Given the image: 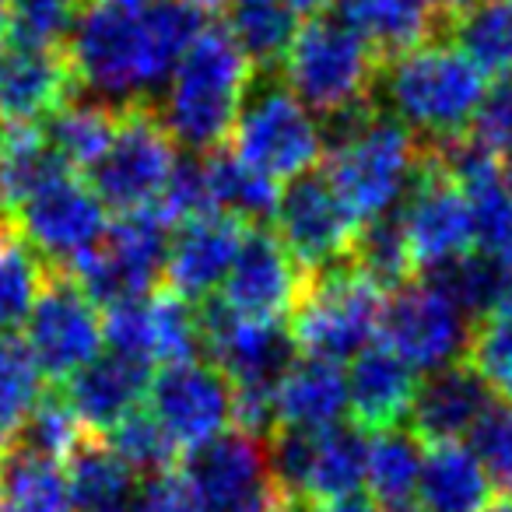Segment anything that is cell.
Segmentation results:
<instances>
[{
  "mask_svg": "<svg viewBox=\"0 0 512 512\" xmlns=\"http://www.w3.org/2000/svg\"><path fill=\"white\" fill-rule=\"evenodd\" d=\"M386 512H428L425 505H414V502H400V505H386Z\"/></svg>",
  "mask_w": 512,
  "mask_h": 512,
  "instance_id": "cell-53",
  "label": "cell"
},
{
  "mask_svg": "<svg viewBox=\"0 0 512 512\" xmlns=\"http://www.w3.org/2000/svg\"><path fill=\"white\" fill-rule=\"evenodd\" d=\"M71 57L60 50L11 43L0 60V123H39L74 99Z\"/></svg>",
  "mask_w": 512,
  "mask_h": 512,
  "instance_id": "cell-20",
  "label": "cell"
},
{
  "mask_svg": "<svg viewBox=\"0 0 512 512\" xmlns=\"http://www.w3.org/2000/svg\"><path fill=\"white\" fill-rule=\"evenodd\" d=\"M376 88L383 109L404 123L421 144H446L470 130L484 102V71L453 43L425 39L414 50L386 60L379 67Z\"/></svg>",
  "mask_w": 512,
  "mask_h": 512,
  "instance_id": "cell-3",
  "label": "cell"
},
{
  "mask_svg": "<svg viewBox=\"0 0 512 512\" xmlns=\"http://www.w3.org/2000/svg\"><path fill=\"white\" fill-rule=\"evenodd\" d=\"M386 348L400 355L414 372H442L463 358L470 348V316L432 281H407L383 306Z\"/></svg>",
  "mask_w": 512,
  "mask_h": 512,
  "instance_id": "cell-11",
  "label": "cell"
},
{
  "mask_svg": "<svg viewBox=\"0 0 512 512\" xmlns=\"http://www.w3.org/2000/svg\"><path fill=\"white\" fill-rule=\"evenodd\" d=\"M309 509H313V505H306L302 498H288V495H285L278 505H274L271 512H309Z\"/></svg>",
  "mask_w": 512,
  "mask_h": 512,
  "instance_id": "cell-50",
  "label": "cell"
},
{
  "mask_svg": "<svg viewBox=\"0 0 512 512\" xmlns=\"http://www.w3.org/2000/svg\"><path fill=\"white\" fill-rule=\"evenodd\" d=\"M348 264H355V271H362L379 292H397L418 271L397 214H383V218L365 221Z\"/></svg>",
  "mask_w": 512,
  "mask_h": 512,
  "instance_id": "cell-38",
  "label": "cell"
},
{
  "mask_svg": "<svg viewBox=\"0 0 512 512\" xmlns=\"http://www.w3.org/2000/svg\"><path fill=\"white\" fill-rule=\"evenodd\" d=\"M176 162V141L165 130L158 109L151 102H130L120 106L113 144L92 165L88 183L116 214H137L162 200Z\"/></svg>",
  "mask_w": 512,
  "mask_h": 512,
  "instance_id": "cell-8",
  "label": "cell"
},
{
  "mask_svg": "<svg viewBox=\"0 0 512 512\" xmlns=\"http://www.w3.org/2000/svg\"><path fill=\"white\" fill-rule=\"evenodd\" d=\"M309 512H376V505L362 495L341 498V502H327V505H313Z\"/></svg>",
  "mask_w": 512,
  "mask_h": 512,
  "instance_id": "cell-47",
  "label": "cell"
},
{
  "mask_svg": "<svg viewBox=\"0 0 512 512\" xmlns=\"http://www.w3.org/2000/svg\"><path fill=\"white\" fill-rule=\"evenodd\" d=\"M376 53L341 15H313L299 25L281 71L285 85L323 120L369 106L379 78Z\"/></svg>",
  "mask_w": 512,
  "mask_h": 512,
  "instance_id": "cell-5",
  "label": "cell"
},
{
  "mask_svg": "<svg viewBox=\"0 0 512 512\" xmlns=\"http://www.w3.org/2000/svg\"><path fill=\"white\" fill-rule=\"evenodd\" d=\"M274 221H278V239L309 274L348 264L358 232L365 225L344 204L334 183L327 176H313V172L292 179L281 190Z\"/></svg>",
  "mask_w": 512,
  "mask_h": 512,
  "instance_id": "cell-13",
  "label": "cell"
},
{
  "mask_svg": "<svg viewBox=\"0 0 512 512\" xmlns=\"http://www.w3.org/2000/svg\"><path fill=\"white\" fill-rule=\"evenodd\" d=\"M120 106L102 99H71L46 120V137L67 169L92 172V165L113 144Z\"/></svg>",
  "mask_w": 512,
  "mask_h": 512,
  "instance_id": "cell-30",
  "label": "cell"
},
{
  "mask_svg": "<svg viewBox=\"0 0 512 512\" xmlns=\"http://www.w3.org/2000/svg\"><path fill=\"white\" fill-rule=\"evenodd\" d=\"M341 18L365 39L376 60H393L432 36L428 0H341Z\"/></svg>",
  "mask_w": 512,
  "mask_h": 512,
  "instance_id": "cell-27",
  "label": "cell"
},
{
  "mask_svg": "<svg viewBox=\"0 0 512 512\" xmlns=\"http://www.w3.org/2000/svg\"><path fill=\"white\" fill-rule=\"evenodd\" d=\"M169 221L158 211L120 214L88 253L71 264V278L92 295L95 306H123L148 299L165 274L169 256Z\"/></svg>",
  "mask_w": 512,
  "mask_h": 512,
  "instance_id": "cell-9",
  "label": "cell"
},
{
  "mask_svg": "<svg viewBox=\"0 0 512 512\" xmlns=\"http://www.w3.org/2000/svg\"><path fill=\"white\" fill-rule=\"evenodd\" d=\"M225 29L256 71H271L285 60L299 18L285 0H232Z\"/></svg>",
  "mask_w": 512,
  "mask_h": 512,
  "instance_id": "cell-33",
  "label": "cell"
},
{
  "mask_svg": "<svg viewBox=\"0 0 512 512\" xmlns=\"http://www.w3.org/2000/svg\"><path fill=\"white\" fill-rule=\"evenodd\" d=\"M449 36L484 78H512V0H477L449 18Z\"/></svg>",
  "mask_w": 512,
  "mask_h": 512,
  "instance_id": "cell-32",
  "label": "cell"
},
{
  "mask_svg": "<svg viewBox=\"0 0 512 512\" xmlns=\"http://www.w3.org/2000/svg\"><path fill=\"white\" fill-rule=\"evenodd\" d=\"M15 228L43 260L71 267L106 235V204L85 179L60 172L15 214Z\"/></svg>",
  "mask_w": 512,
  "mask_h": 512,
  "instance_id": "cell-18",
  "label": "cell"
},
{
  "mask_svg": "<svg viewBox=\"0 0 512 512\" xmlns=\"http://www.w3.org/2000/svg\"><path fill=\"white\" fill-rule=\"evenodd\" d=\"M85 442V425L67 404L64 393H46L32 411L29 425L22 432V446L50 460H71L74 449Z\"/></svg>",
  "mask_w": 512,
  "mask_h": 512,
  "instance_id": "cell-43",
  "label": "cell"
},
{
  "mask_svg": "<svg viewBox=\"0 0 512 512\" xmlns=\"http://www.w3.org/2000/svg\"><path fill=\"white\" fill-rule=\"evenodd\" d=\"M509 302H512V295H509Z\"/></svg>",
  "mask_w": 512,
  "mask_h": 512,
  "instance_id": "cell-56",
  "label": "cell"
},
{
  "mask_svg": "<svg viewBox=\"0 0 512 512\" xmlns=\"http://www.w3.org/2000/svg\"><path fill=\"white\" fill-rule=\"evenodd\" d=\"M400 228L411 246L414 267L425 274L474 249L470 200L442 165L435 144H425L421 172L400 204Z\"/></svg>",
  "mask_w": 512,
  "mask_h": 512,
  "instance_id": "cell-12",
  "label": "cell"
},
{
  "mask_svg": "<svg viewBox=\"0 0 512 512\" xmlns=\"http://www.w3.org/2000/svg\"><path fill=\"white\" fill-rule=\"evenodd\" d=\"M193 4H197V8H204V11H214V8H228L232 0H193Z\"/></svg>",
  "mask_w": 512,
  "mask_h": 512,
  "instance_id": "cell-54",
  "label": "cell"
},
{
  "mask_svg": "<svg viewBox=\"0 0 512 512\" xmlns=\"http://www.w3.org/2000/svg\"><path fill=\"white\" fill-rule=\"evenodd\" d=\"M144 316H148V362H190L204 348V341H200V313L190 306V299L176 295L172 288L148 295L144 299Z\"/></svg>",
  "mask_w": 512,
  "mask_h": 512,
  "instance_id": "cell-39",
  "label": "cell"
},
{
  "mask_svg": "<svg viewBox=\"0 0 512 512\" xmlns=\"http://www.w3.org/2000/svg\"><path fill=\"white\" fill-rule=\"evenodd\" d=\"M204 176H207L214 211L235 214L246 225H264L278 211V200H281L278 183L260 176L256 169H249L232 151H207Z\"/></svg>",
  "mask_w": 512,
  "mask_h": 512,
  "instance_id": "cell-31",
  "label": "cell"
},
{
  "mask_svg": "<svg viewBox=\"0 0 512 512\" xmlns=\"http://www.w3.org/2000/svg\"><path fill=\"white\" fill-rule=\"evenodd\" d=\"M309 271L264 225H253L235 256L232 274L221 285V302L242 320L281 323L295 313L306 292Z\"/></svg>",
  "mask_w": 512,
  "mask_h": 512,
  "instance_id": "cell-16",
  "label": "cell"
},
{
  "mask_svg": "<svg viewBox=\"0 0 512 512\" xmlns=\"http://www.w3.org/2000/svg\"><path fill=\"white\" fill-rule=\"evenodd\" d=\"M418 372L393 355L390 348H365L355 355L348 369V407L351 425L362 432H386L400 428V421L411 418L414 397H418Z\"/></svg>",
  "mask_w": 512,
  "mask_h": 512,
  "instance_id": "cell-22",
  "label": "cell"
},
{
  "mask_svg": "<svg viewBox=\"0 0 512 512\" xmlns=\"http://www.w3.org/2000/svg\"><path fill=\"white\" fill-rule=\"evenodd\" d=\"M495 390L481 379L470 362H456L442 372H432L428 383L418 386L411 407V432L421 442H460L477 428V421L491 411Z\"/></svg>",
  "mask_w": 512,
  "mask_h": 512,
  "instance_id": "cell-21",
  "label": "cell"
},
{
  "mask_svg": "<svg viewBox=\"0 0 512 512\" xmlns=\"http://www.w3.org/2000/svg\"><path fill=\"white\" fill-rule=\"evenodd\" d=\"M106 344V320L71 274H50L29 316V348L50 379H71Z\"/></svg>",
  "mask_w": 512,
  "mask_h": 512,
  "instance_id": "cell-15",
  "label": "cell"
},
{
  "mask_svg": "<svg viewBox=\"0 0 512 512\" xmlns=\"http://www.w3.org/2000/svg\"><path fill=\"white\" fill-rule=\"evenodd\" d=\"M71 172L36 123L0 127V218H15L50 179Z\"/></svg>",
  "mask_w": 512,
  "mask_h": 512,
  "instance_id": "cell-25",
  "label": "cell"
},
{
  "mask_svg": "<svg viewBox=\"0 0 512 512\" xmlns=\"http://www.w3.org/2000/svg\"><path fill=\"white\" fill-rule=\"evenodd\" d=\"M148 400L151 414L186 453L211 442L232 421V383L218 365L200 358L162 365V372L151 376Z\"/></svg>",
  "mask_w": 512,
  "mask_h": 512,
  "instance_id": "cell-17",
  "label": "cell"
},
{
  "mask_svg": "<svg viewBox=\"0 0 512 512\" xmlns=\"http://www.w3.org/2000/svg\"><path fill=\"white\" fill-rule=\"evenodd\" d=\"M428 281L442 288L467 316H481V320L502 309L512 295V267L498 264L477 249L428 271Z\"/></svg>",
  "mask_w": 512,
  "mask_h": 512,
  "instance_id": "cell-36",
  "label": "cell"
},
{
  "mask_svg": "<svg viewBox=\"0 0 512 512\" xmlns=\"http://www.w3.org/2000/svg\"><path fill=\"white\" fill-rule=\"evenodd\" d=\"M232 155L260 176L281 183L320 165L327 155V134L313 109L285 81L256 78L232 127Z\"/></svg>",
  "mask_w": 512,
  "mask_h": 512,
  "instance_id": "cell-6",
  "label": "cell"
},
{
  "mask_svg": "<svg viewBox=\"0 0 512 512\" xmlns=\"http://www.w3.org/2000/svg\"><path fill=\"white\" fill-rule=\"evenodd\" d=\"M46 372L39 369L29 341L15 334L0 337V453H8L22 439L32 411L39 407Z\"/></svg>",
  "mask_w": 512,
  "mask_h": 512,
  "instance_id": "cell-35",
  "label": "cell"
},
{
  "mask_svg": "<svg viewBox=\"0 0 512 512\" xmlns=\"http://www.w3.org/2000/svg\"><path fill=\"white\" fill-rule=\"evenodd\" d=\"M0 512H71L67 470L25 446L0 453Z\"/></svg>",
  "mask_w": 512,
  "mask_h": 512,
  "instance_id": "cell-29",
  "label": "cell"
},
{
  "mask_svg": "<svg viewBox=\"0 0 512 512\" xmlns=\"http://www.w3.org/2000/svg\"><path fill=\"white\" fill-rule=\"evenodd\" d=\"M88 0H8V39L36 50L71 43Z\"/></svg>",
  "mask_w": 512,
  "mask_h": 512,
  "instance_id": "cell-40",
  "label": "cell"
},
{
  "mask_svg": "<svg viewBox=\"0 0 512 512\" xmlns=\"http://www.w3.org/2000/svg\"><path fill=\"white\" fill-rule=\"evenodd\" d=\"M183 477L204 512H271L285 498L271 470L267 439L242 428L190 449Z\"/></svg>",
  "mask_w": 512,
  "mask_h": 512,
  "instance_id": "cell-10",
  "label": "cell"
},
{
  "mask_svg": "<svg viewBox=\"0 0 512 512\" xmlns=\"http://www.w3.org/2000/svg\"><path fill=\"white\" fill-rule=\"evenodd\" d=\"M151 365L127 355H109L88 362L81 372L67 379V404L92 432H113L127 414L137 411L151 386Z\"/></svg>",
  "mask_w": 512,
  "mask_h": 512,
  "instance_id": "cell-23",
  "label": "cell"
},
{
  "mask_svg": "<svg viewBox=\"0 0 512 512\" xmlns=\"http://www.w3.org/2000/svg\"><path fill=\"white\" fill-rule=\"evenodd\" d=\"M253 85L256 67L239 43L221 25H207L172 71L158 116L176 144L190 151H218L232 137Z\"/></svg>",
  "mask_w": 512,
  "mask_h": 512,
  "instance_id": "cell-4",
  "label": "cell"
},
{
  "mask_svg": "<svg viewBox=\"0 0 512 512\" xmlns=\"http://www.w3.org/2000/svg\"><path fill=\"white\" fill-rule=\"evenodd\" d=\"M425 449L414 432L386 428L369 442V463H365V484L379 505H400L418 495V477Z\"/></svg>",
  "mask_w": 512,
  "mask_h": 512,
  "instance_id": "cell-37",
  "label": "cell"
},
{
  "mask_svg": "<svg viewBox=\"0 0 512 512\" xmlns=\"http://www.w3.org/2000/svg\"><path fill=\"white\" fill-rule=\"evenodd\" d=\"M425 162V144L386 109L369 106L330 120L327 179L358 214L372 221L404 204Z\"/></svg>",
  "mask_w": 512,
  "mask_h": 512,
  "instance_id": "cell-2",
  "label": "cell"
},
{
  "mask_svg": "<svg viewBox=\"0 0 512 512\" xmlns=\"http://www.w3.org/2000/svg\"><path fill=\"white\" fill-rule=\"evenodd\" d=\"M200 313V341L211 351L214 365L228 376L232 390H271L292 369L299 344L285 323L242 320L221 299H207Z\"/></svg>",
  "mask_w": 512,
  "mask_h": 512,
  "instance_id": "cell-14",
  "label": "cell"
},
{
  "mask_svg": "<svg viewBox=\"0 0 512 512\" xmlns=\"http://www.w3.org/2000/svg\"><path fill=\"white\" fill-rule=\"evenodd\" d=\"M470 137L495 155H505L512 148V78L495 81V88L484 92L481 109L470 123Z\"/></svg>",
  "mask_w": 512,
  "mask_h": 512,
  "instance_id": "cell-45",
  "label": "cell"
},
{
  "mask_svg": "<svg viewBox=\"0 0 512 512\" xmlns=\"http://www.w3.org/2000/svg\"><path fill=\"white\" fill-rule=\"evenodd\" d=\"M470 449L481 460L491 488L512 495V404H491V411L470 432Z\"/></svg>",
  "mask_w": 512,
  "mask_h": 512,
  "instance_id": "cell-44",
  "label": "cell"
},
{
  "mask_svg": "<svg viewBox=\"0 0 512 512\" xmlns=\"http://www.w3.org/2000/svg\"><path fill=\"white\" fill-rule=\"evenodd\" d=\"M204 29V8L193 0H148L141 8L95 0L71 36L74 78L113 106L148 102L151 92H165Z\"/></svg>",
  "mask_w": 512,
  "mask_h": 512,
  "instance_id": "cell-1",
  "label": "cell"
},
{
  "mask_svg": "<svg viewBox=\"0 0 512 512\" xmlns=\"http://www.w3.org/2000/svg\"><path fill=\"white\" fill-rule=\"evenodd\" d=\"M498 169H502V183H505V190L512 193V148L505 151L502 158H498Z\"/></svg>",
  "mask_w": 512,
  "mask_h": 512,
  "instance_id": "cell-51",
  "label": "cell"
},
{
  "mask_svg": "<svg viewBox=\"0 0 512 512\" xmlns=\"http://www.w3.org/2000/svg\"><path fill=\"white\" fill-rule=\"evenodd\" d=\"M470 4H477V0H428V8L439 11V15H446V18L460 15V11H467Z\"/></svg>",
  "mask_w": 512,
  "mask_h": 512,
  "instance_id": "cell-49",
  "label": "cell"
},
{
  "mask_svg": "<svg viewBox=\"0 0 512 512\" xmlns=\"http://www.w3.org/2000/svg\"><path fill=\"white\" fill-rule=\"evenodd\" d=\"M295 15H323V11L334 4V0H285Z\"/></svg>",
  "mask_w": 512,
  "mask_h": 512,
  "instance_id": "cell-48",
  "label": "cell"
},
{
  "mask_svg": "<svg viewBox=\"0 0 512 512\" xmlns=\"http://www.w3.org/2000/svg\"><path fill=\"white\" fill-rule=\"evenodd\" d=\"M67 491L74 512H130L137 474L102 442H81L67 460Z\"/></svg>",
  "mask_w": 512,
  "mask_h": 512,
  "instance_id": "cell-28",
  "label": "cell"
},
{
  "mask_svg": "<svg viewBox=\"0 0 512 512\" xmlns=\"http://www.w3.org/2000/svg\"><path fill=\"white\" fill-rule=\"evenodd\" d=\"M278 428H302V432H323L341 425L348 407V376L341 362L327 358H295L292 369L281 376L278 393Z\"/></svg>",
  "mask_w": 512,
  "mask_h": 512,
  "instance_id": "cell-24",
  "label": "cell"
},
{
  "mask_svg": "<svg viewBox=\"0 0 512 512\" xmlns=\"http://www.w3.org/2000/svg\"><path fill=\"white\" fill-rule=\"evenodd\" d=\"M46 281L50 274L32 242L15 225H0V337L15 334L22 323H29Z\"/></svg>",
  "mask_w": 512,
  "mask_h": 512,
  "instance_id": "cell-34",
  "label": "cell"
},
{
  "mask_svg": "<svg viewBox=\"0 0 512 512\" xmlns=\"http://www.w3.org/2000/svg\"><path fill=\"white\" fill-rule=\"evenodd\" d=\"M106 446L127 463L134 474H165L169 463L176 460V442L172 435L162 428V421L155 414L134 411L113 428L106 432Z\"/></svg>",
  "mask_w": 512,
  "mask_h": 512,
  "instance_id": "cell-41",
  "label": "cell"
},
{
  "mask_svg": "<svg viewBox=\"0 0 512 512\" xmlns=\"http://www.w3.org/2000/svg\"><path fill=\"white\" fill-rule=\"evenodd\" d=\"M383 306V292L355 264L313 271L292 313V337L302 355L344 362L372 348Z\"/></svg>",
  "mask_w": 512,
  "mask_h": 512,
  "instance_id": "cell-7",
  "label": "cell"
},
{
  "mask_svg": "<svg viewBox=\"0 0 512 512\" xmlns=\"http://www.w3.org/2000/svg\"><path fill=\"white\" fill-rule=\"evenodd\" d=\"M467 358L484 383L512 404V302L484 316L481 327L470 334Z\"/></svg>",
  "mask_w": 512,
  "mask_h": 512,
  "instance_id": "cell-42",
  "label": "cell"
},
{
  "mask_svg": "<svg viewBox=\"0 0 512 512\" xmlns=\"http://www.w3.org/2000/svg\"><path fill=\"white\" fill-rule=\"evenodd\" d=\"M481 512H512V495H502V498H495V502H488Z\"/></svg>",
  "mask_w": 512,
  "mask_h": 512,
  "instance_id": "cell-52",
  "label": "cell"
},
{
  "mask_svg": "<svg viewBox=\"0 0 512 512\" xmlns=\"http://www.w3.org/2000/svg\"><path fill=\"white\" fill-rule=\"evenodd\" d=\"M109 4H120V8H141L148 0H109Z\"/></svg>",
  "mask_w": 512,
  "mask_h": 512,
  "instance_id": "cell-55",
  "label": "cell"
},
{
  "mask_svg": "<svg viewBox=\"0 0 512 512\" xmlns=\"http://www.w3.org/2000/svg\"><path fill=\"white\" fill-rule=\"evenodd\" d=\"M246 221L225 211H207L197 218H186L172 228L169 256H165V274L176 295L190 302H207L225 278L232 274L235 256L249 235Z\"/></svg>",
  "mask_w": 512,
  "mask_h": 512,
  "instance_id": "cell-19",
  "label": "cell"
},
{
  "mask_svg": "<svg viewBox=\"0 0 512 512\" xmlns=\"http://www.w3.org/2000/svg\"><path fill=\"white\" fill-rule=\"evenodd\" d=\"M488 495L491 481L470 446L435 442L425 449L418 498L428 512H481L488 505Z\"/></svg>",
  "mask_w": 512,
  "mask_h": 512,
  "instance_id": "cell-26",
  "label": "cell"
},
{
  "mask_svg": "<svg viewBox=\"0 0 512 512\" xmlns=\"http://www.w3.org/2000/svg\"><path fill=\"white\" fill-rule=\"evenodd\" d=\"M130 512H204L197 495L190 491L183 474H151L148 481L137 488L134 509Z\"/></svg>",
  "mask_w": 512,
  "mask_h": 512,
  "instance_id": "cell-46",
  "label": "cell"
}]
</instances>
